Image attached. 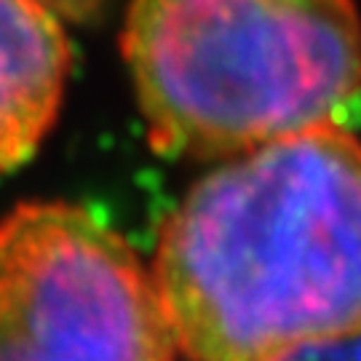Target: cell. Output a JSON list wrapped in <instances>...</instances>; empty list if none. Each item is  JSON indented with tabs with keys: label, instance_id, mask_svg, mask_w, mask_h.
Returning <instances> with one entry per match:
<instances>
[{
	"label": "cell",
	"instance_id": "cell-1",
	"mask_svg": "<svg viewBox=\"0 0 361 361\" xmlns=\"http://www.w3.org/2000/svg\"><path fill=\"white\" fill-rule=\"evenodd\" d=\"M150 273L188 361L361 337V140L324 123L225 161L166 217Z\"/></svg>",
	"mask_w": 361,
	"mask_h": 361
},
{
	"label": "cell",
	"instance_id": "cell-2",
	"mask_svg": "<svg viewBox=\"0 0 361 361\" xmlns=\"http://www.w3.org/2000/svg\"><path fill=\"white\" fill-rule=\"evenodd\" d=\"M121 49L150 142L180 158L335 123L361 89L356 0H129Z\"/></svg>",
	"mask_w": 361,
	"mask_h": 361
},
{
	"label": "cell",
	"instance_id": "cell-3",
	"mask_svg": "<svg viewBox=\"0 0 361 361\" xmlns=\"http://www.w3.org/2000/svg\"><path fill=\"white\" fill-rule=\"evenodd\" d=\"M131 244L89 209L27 201L0 217V361H177Z\"/></svg>",
	"mask_w": 361,
	"mask_h": 361
},
{
	"label": "cell",
	"instance_id": "cell-4",
	"mask_svg": "<svg viewBox=\"0 0 361 361\" xmlns=\"http://www.w3.org/2000/svg\"><path fill=\"white\" fill-rule=\"evenodd\" d=\"M73 51L40 0H0V174L32 158L65 97Z\"/></svg>",
	"mask_w": 361,
	"mask_h": 361
},
{
	"label": "cell",
	"instance_id": "cell-5",
	"mask_svg": "<svg viewBox=\"0 0 361 361\" xmlns=\"http://www.w3.org/2000/svg\"><path fill=\"white\" fill-rule=\"evenodd\" d=\"M284 361H361V337L310 345V348H302L292 356H286Z\"/></svg>",
	"mask_w": 361,
	"mask_h": 361
},
{
	"label": "cell",
	"instance_id": "cell-6",
	"mask_svg": "<svg viewBox=\"0 0 361 361\" xmlns=\"http://www.w3.org/2000/svg\"><path fill=\"white\" fill-rule=\"evenodd\" d=\"M49 11H54L59 19H73V22H83L102 8L107 0H40Z\"/></svg>",
	"mask_w": 361,
	"mask_h": 361
}]
</instances>
